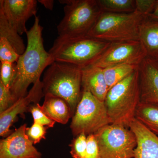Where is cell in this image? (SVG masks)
Listing matches in <instances>:
<instances>
[{"instance_id": "cell-1", "label": "cell", "mask_w": 158, "mask_h": 158, "mask_svg": "<svg viewBox=\"0 0 158 158\" xmlns=\"http://www.w3.org/2000/svg\"><path fill=\"white\" fill-rule=\"evenodd\" d=\"M43 30L39 17L35 16L34 24L26 33L27 46L16 62V74L10 88L16 101L27 94L29 86L40 80L45 69L55 61L44 48Z\"/></svg>"}, {"instance_id": "cell-2", "label": "cell", "mask_w": 158, "mask_h": 158, "mask_svg": "<svg viewBox=\"0 0 158 158\" xmlns=\"http://www.w3.org/2000/svg\"><path fill=\"white\" fill-rule=\"evenodd\" d=\"M104 102L111 124L129 128L141 102L138 69L110 88Z\"/></svg>"}, {"instance_id": "cell-3", "label": "cell", "mask_w": 158, "mask_h": 158, "mask_svg": "<svg viewBox=\"0 0 158 158\" xmlns=\"http://www.w3.org/2000/svg\"><path fill=\"white\" fill-rule=\"evenodd\" d=\"M81 78V67L55 61L44 75V93L63 99L69 106L73 116L83 94Z\"/></svg>"}, {"instance_id": "cell-4", "label": "cell", "mask_w": 158, "mask_h": 158, "mask_svg": "<svg viewBox=\"0 0 158 158\" xmlns=\"http://www.w3.org/2000/svg\"><path fill=\"white\" fill-rule=\"evenodd\" d=\"M111 43L88 35L74 37L58 36L48 52L55 61L83 68L97 60Z\"/></svg>"}, {"instance_id": "cell-5", "label": "cell", "mask_w": 158, "mask_h": 158, "mask_svg": "<svg viewBox=\"0 0 158 158\" xmlns=\"http://www.w3.org/2000/svg\"><path fill=\"white\" fill-rule=\"evenodd\" d=\"M146 15L103 12L88 36L110 43L139 40V29Z\"/></svg>"}, {"instance_id": "cell-6", "label": "cell", "mask_w": 158, "mask_h": 158, "mask_svg": "<svg viewBox=\"0 0 158 158\" xmlns=\"http://www.w3.org/2000/svg\"><path fill=\"white\" fill-rule=\"evenodd\" d=\"M64 15L57 26L59 37L87 36L102 11L97 0H63Z\"/></svg>"}, {"instance_id": "cell-7", "label": "cell", "mask_w": 158, "mask_h": 158, "mask_svg": "<svg viewBox=\"0 0 158 158\" xmlns=\"http://www.w3.org/2000/svg\"><path fill=\"white\" fill-rule=\"evenodd\" d=\"M111 124L104 102L88 91H83L81 98L72 118L70 127L74 136L84 133H96L102 128Z\"/></svg>"}, {"instance_id": "cell-8", "label": "cell", "mask_w": 158, "mask_h": 158, "mask_svg": "<svg viewBox=\"0 0 158 158\" xmlns=\"http://www.w3.org/2000/svg\"><path fill=\"white\" fill-rule=\"evenodd\" d=\"M101 158H134L137 146L135 134L129 128L110 124L94 134Z\"/></svg>"}, {"instance_id": "cell-9", "label": "cell", "mask_w": 158, "mask_h": 158, "mask_svg": "<svg viewBox=\"0 0 158 158\" xmlns=\"http://www.w3.org/2000/svg\"><path fill=\"white\" fill-rule=\"evenodd\" d=\"M146 57V51L139 40L111 43L102 55L90 65L103 69L121 64L139 65Z\"/></svg>"}, {"instance_id": "cell-10", "label": "cell", "mask_w": 158, "mask_h": 158, "mask_svg": "<svg viewBox=\"0 0 158 158\" xmlns=\"http://www.w3.org/2000/svg\"><path fill=\"white\" fill-rule=\"evenodd\" d=\"M44 96L42 81L39 80L33 84L25 96L19 99L9 109L0 113V136L6 138L13 132L11 127L17 116L20 115L24 118L25 113L29 112L31 105L38 103Z\"/></svg>"}, {"instance_id": "cell-11", "label": "cell", "mask_w": 158, "mask_h": 158, "mask_svg": "<svg viewBox=\"0 0 158 158\" xmlns=\"http://www.w3.org/2000/svg\"><path fill=\"white\" fill-rule=\"evenodd\" d=\"M27 124L21 126L0 141V158H41V153L26 135Z\"/></svg>"}, {"instance_id": "cell-12", "label": "cell", "mask_w": 158, "mask_h": 158, "mask_svg": "<svg viewBox=\"0 0 158 158\" xmlns=\"http://www.w3.org/2000/svg\"><path fill=\"white\" fill-rule=\"evenodd\" d=\"M37 1L35 0H1L0 10L20 35L27 33V21L36 16Z\"/></svg>"}, {"instance_id": "cell-13", "label": "cell", "mask_w": 158, "mask_h": 158, "mask_svg": "<svg viewBox=\"0 0 158 158\" xmlns=\"http://www.w3.org/2000/svg\"><path fill=\"white\" fill-rule=\"evenodd\" d=\"M138 72L141 102L158 104V61L146 57Z\"/></svg>"}, {"instance_id": "cell-14", "label": "cell", "mask_w": 158, "mask_h": 158, "mask_svg": "<svg viewBox=\"0 0 158 158\" xmlns=\"http://www.w3.org/2000/svg\"><path fill=\"white\" fill-rule=\"evenodd\" d=\"M129 128L137 139L134 158H158V136L136 118L130 124Z\"/></svg>"}, {"instance_id": "cell-15", "label": "cell", "mask_w": 158, "mask_h": 158, "mask_svg": "<svg viewBox=\"0 0 158 158\" xmlns=\"http://www.w3.org/2000/svg\"><path fill=\"white\" fill-rule=\"evenodd\" d=\"M82 91H88L99 100L104 102L108 91L103 69L94 65L82 68Z\"/></svg>"}, {"instance_id": "cell-16", "label": "cell", "mask_w": 158, "mask_h": 158, "mask_svg": "<svg viewBox=\"0 0 158 158\" xmlns=\"http://www.w3.org/2000/svg\"><path fill=\"white\" fill-rule=\"evenodd\" d=\"M139 38L147 57L158 61V19L146 15L140 25Z\"/></svg>"}, {"instance_id": "cell-17", "label": "cell", "mask_w": 158, "mask_h": 158, "mask_svg": "<svg viewBox=\"0 0 158 158\" xmlns=\"http://www.w3.org/2000/svg\"><path fill=\"white\" fill-rule=\"evenodd\" d=\"M41 109L50 119L61 124H66L73 117L67 103L61 98L50 94H45Z\"/></svg>"}, {"instance_id": "cell-18", "label": "cell", "mask_w": 158, "mask_h": 158, "mask_svg": "<svg viewBox=\"0 0 158 158\" xmlns=\"http://www.w3.org/2000/svg\"><path fill=\"white\" fill-rule=\"evenodd\" d=\"M135 118L158 136V104L141 102L136 110Z\"/></svg>"}, {"instance_id": "cell-19", "label": "cell", "mask_w": 158, "mask_h": 158, "mask_svg": "<svg viewBox=\"0 0 158 158\" xmlns=\"http://www.w3.org/2000/svg\"><path fill=\"white\" fill-rule=\"evenodd\" d=\"M139 68V65L121 64L103 69L104 74L108 90L123 80L134 73Z\"/></svg>"}, {"instance_id": "cell-20", "label": "cell", "mask_w": 158, "mask_h": 158, "mask_svg": "<svg viewBox=\"0 0 158 158\" xmlns=\"http://www.w3.org/2000/svg\"><path fill=\"white\" fill-rule=\"evenodd\" d=\"M0 37L6 38L19 55L26 49L23 40L17 31L9 23L2 11L0 10Z\"/></svg>"}, {"instance_id": "cell-21", "label": "cell", "mask_w": 158, "mask_h": 158, "mask_svg": "<svg viewBox=\"0 0 158 158\" xmlns=\"http://www.w3.org/2000/svg\"><path fill=\"white\" fill-rule=\"evenodd\" d=\"M103 12L130 13L136 11L135 0H97Z\"/></svg>"}, {"instance_id": "cell-22", "label": "cell", "mask_w": 158, "mask_h": 158, "mask_svg": "<svg viewBox=\"0 0 158 158\" xmlns=\"http://www.w3.org/2000/svg\"><path fill=\"white\" fill-rule=\"evenodd\" d=\"M70 154L73 158H85L87 135L84 133L76 136L69 144Z\"/></svg>"}, {"instance_id": "cell-23", "label": "cell", "mask_w": 158, "mask_h": 158, "mask_svg": "<svg viewBox=\"0 0 158 158\" xmlns=\"http://www.w3.org/2000/svg\"><path fill=\"white\" fill-rule=\"evenodd\" d=\"M16 74V62H1L0 81L10 89Z\"/></svg>"}, {"instance_id": "cell-24", "label": "cell", "mask_w": 158, "mask_h": 158, "mask_svg": "<svg viewBox=\"0 0 158 158\" xmlns=\"http://www.w3.org/2000/svg\"><path fill=\"white\" fill-rule=\"evenodd\" d=\"M20 55L18 53L10 42L5 37H0L1 62H17Z\"/></svg>"}, {"instance_id": "cell-25", "label": "cell", "mask_w": 158, "mask_h": 158, "mask_svg": "<svg viewBox=\"0 0 158 158\" xmlns=\"http://www.w3.org/2000/svg\"><path fill=\"white\" fill-rule=\"evenodd\" d=\"M34 119V123H38L48 128L53 127L56 122L45 115L41 109L39 103L31 105L29 109Z\"/></svg>"}, {"instance_id": "cell-26", "label": "cell", "mask_w": 158, "mask_h": 158, "mask_svg": "<svg viewBox=\"0 0 158 158\" xmlns=\"http://www.w3.org/2000/svg\"><path fill=\"white\" fill-rule=\"evenodd\" d=\"M48 128L47 127L33 123L31 127L26 128V135L32 143L36 144L39 143L42 139H46L47 130Z\"/></svg>"}, {"instance_id": "cell-27", "label": "cell", "mask_w": 158, "mask_h": 158, "mask_svg": "<svg viewBox=\"0 0 158 158\" xmlns=\"http://www.w3.org/2000/svg\"><path fill=\"white\" fill-rule=\"evenodd\" d=\"M16 101L10 89L0 81V113L8 110Z\"/></svg>"}, {"instance_id": "cell-28", "label": "cell", "mask_w": 158, "mask_h": 158, "mask_svg": "<svg viewBox=\"0 0 158 158\" xmlns=\"http://www.w3.org/2000/svg\"><path fill=\"white\" fill-rule=\"evenodd\" d=\"M85 158H101L98 144L93 134L87 136V146Z\"/></svg>"}, {"instance_id": "cell-29", "label": "cell", "mask_w": 158, "mask_h": 158, "mask_svg": "<svg viewBox=\"0 0 158 158\" xmlns=\"http://www.w3.org/2000/svg\"><path fill=\"white\" fill-rule=\"evenodd\" d=\"M157 0H135L136 11L148 15L154 10Z\"/></svg>"}, {"instance_id": "cell-30", "label": "cell", "mask_w": 158, "mask_h": 158, "mask_svg": "<svg viewBox=\"0 0 158 158\" xmlns=\"http://www.w3.org/2000/svg\"><path fill=\"white\" fill-rule=\"evenodd\" d=\"M37 2L41 3L46 9L48 10H52L53 8L54 1L53 0H39Z\"/></svg>"}, {"instance_id": "cell-31", "label": "cell", "mask_w": 158, "mask_h": 158, "mask_svg": "<svg viewBox=\"0 0 158 158\" xmlns=\"http://www.w3.org/2000/svg\"><path fill=\"white\" fill-rule=\"evenodd\" d=\"M148 15L153 18L158 19V0H157V2L154 11H152V13Z\"/></svg>"}]
</instances>
